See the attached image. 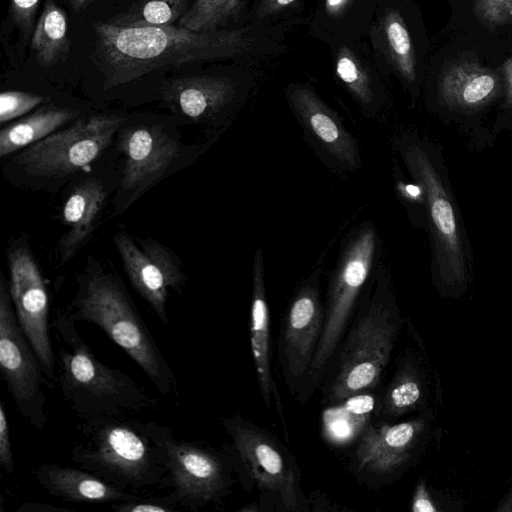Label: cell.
<instances>
[{"label": "cell", "mask_w": 512, "mask_h": 512, "mask_svg": "<svg viewBox=\"0 0 512 512\" xmlns=\"http://www.w3.org/2000/svg\"><path fill=\"white\" fill-rule=\"evenodd\" d=\"M92 28L93 58L105 89L164 68L229 58L250 44L242 29L197 32L178 26L127 27L110 22H95Z\"/></svg>", "instance_id": "obj_1"}, {"label": "cell", "mask_w": 512, "mask_h": 512, "mask_svg": "<svg viewBox=\"0 0 512 512\" xmlns=\"http://www.w3.org/2000/svg\"><path fill=\"white\" fill-rule=\"evenodd\" d=\"M401 318L389 270L377 265L327 375L322 402L334 406L381 383ZM326 375V376H327Z\"/></svg>", "instance_id": "obj_2"}, {"label": "cell", "mask_w": 512, "mask_h": 512, "mask_svg": "<svg viewBox=\"0 0 512 512\" xmlns=\"http://www.w3.org/2000/svg\"><path fill=\"white\" fill-rule=\"evenodd\" d=\"M75 321L62 313L51 324L66 344L56 360V379L68 407L80 420L135 417L156 409L159 399L122 370L101 362L77 331Z\"/></svg>", "instance_id": "obj_3"}, {"label": "cell", "mask_w": 512, "mask_h": 512, "mask_svg": "<svg viewBox=\"0 0 512 512\" xmlns=\"http://www.w3.org/2000/svg\"><path fill=\"white\" fill-rule=\"evenodd\" d=\"M70 459L106 482L140 494L164 489L166 467L145 421L135 417L81 420Z\"/></svg>", "instance_id": "obj_4"}, {"label": "cell", "mask_w": 512, "mask_h": 512, "mask_svg": "<svg viewBox=\"0 0 512 512\" xmlns=\"http://www.w3.org/2000/svg\"><path fill=\"white\" fill-rule=\"evenodd\" d=\"M75 322L103 330L144 372L163 395L177 394L175 375L121 282L100 269L78 280L74 300L65 312Z\"/></svg>", "instance_id": "obj_5"}, {"label": "cell", "mask_w": 512, "mask_h": 512, "mask_svg": "<svg viewBox=\"0 0 512 512\" xmlns=\"http://www.w3.org/2000/svg\"><path fill=\"white\" fill-rule=\"evenodd\" d=\"M373 222H362L345 238L328 281L320 340L305 384L298 397L308 399L326 377L356 311L362 293L374 274L380 249Z\"/></svg>", "instance_id": "obj_6"}, {"label": "cell", "mask_w": 512, "mask_h": 512, "mask_svg": "<svg viewBox=\"0 0 512 512\" xmlns=\"http://www.w3.org/2000/svg\"><path fill=\"white\" fill-rule=\"evenodd\" d=\"M166 467L164 489L169 488L182 509L197 511L217 504L230 492L234 467L227 449L178 439L166 425L145 421Z\"/></svg>", "instance_id": "obj_7"}, {"label": "cell", "mask_w": 512, "mask_h": 512, "mask_svg": "<svg viewBox=\"0 0 512 512\" xmlns=\"http://www.w3.org/2000/svg\"><path fill=\"white\" fill-rule=\"evenodd\" d=\"M230 437L233 465L249 473L257 487L287 510L297 511L304 499L300 470L291 452L268 430L239 415L222 420Z\"/></svg>", "instance_id": "obj_8"}, {"label": "cell", "mask_w": 512, "mask_h": 512, "mask_svg": "<svg viewBox=\"0 0 512 512\" xmlns=\"http://www.w3.org/2000/svg\"><path fill=\"white\" fill-rule=\"evenodd\" d=\"M0 371L23 419L42 431L48 421L41 362L18 322L4 276L0 278Z\"/></svg>", "instance_id": "obj_9"}, {"label": "cell", "mask_w": 512, "mask_h": 512, "mask_svg": "<svg viewBox=\"0 0 512 512\" xmlns=\"http://www.w3.org/2000/svg\"><path fill=\"white\" fill-rule=\"evenodd\" d=\"M322 254L310 273L297 285L281 323L278 356L285 384L299 397L313 361L324 322L320 279Z\"/></svg>", "instance_id": "obj_10"}, {"label": "cell", "mask_w": 512, "mask_h": 512, "mask_svg": "<svg viewBox=\"0 0 512 512\" xmlns=\"http://www.w3.org/2000/svg\"><path fill=\"white\" fill-rule=\"evenodd\" d=\"M394 146L410 175L424 192L436 261L441 273L463 274L464 256L451 199L427 143L412 132H402Z\"/></svg>", "instance_id": "obj_11"}, {"label": "cell", "mask_w": 512, "mask_h": 512, "mask_svg": "<svg viewBox=\"0 0 512 512\" xmlns=\"http://www.w3.org/2000/svg\"><path fill=\"white\" fill-rule=\"evenodd\" d=\"M122 122L123 118L114 114L81 119L28 146L15 161L36 176L59 178L71 175L101 155Z\"/></svg>", "instance_id": "obj_12"}, {"label": "cell", "mask_w": 512, "mask_h": 512, "mask_svg": "<svg viewBox=\"0 0 512 512\" xmlns=\"http://www.w3.org/2000/svg\"><path fill=\"white\" fill-rule=\"evenodd\" d=\"M9 293L18 322L49 380L56 378V357L49 326V297L40 269L28 247L12 245L8 252Z\"/></svg>", "instance_id": "obj_13"}, {"label": "cell", "mask_w": 512, "mask_h": 512, "mask_svg": "<svg viewBox=\"0 0 512 512\" xmlns=\"http://www.w3.org/2000/svg\"><path fill=\"white\" fill-rule=\"evenodd\" d=\"M125 273L138 294L157 318L168 325L167 300L170 290L181 293L186 275L176 256L158 241L138 239V245L125 232L113 238Z\"/></svg>", "instance_id": "obj_14"}, {"label": "cell", "mask_w": 512, "mask_h": 512, "mask_svg": "<svg viewBox=\"0 0 512 512\" xmlns=\"http://www.w3.org/2000/svg\"><path fill=\"white\" fill-rule=\"evenodd\" d=\"M125 165L120 184L124 208L145 193L179 154L178 142L158 125L132 126L119 135Z\"/></svg>", "instance_id": "obj_15"}, {"label": "cell", "mask_w": 512, "mask_h": 512, "mask_svg": "<svg viewBox=\"0 0 512 512\" xmlns=\"http://www.w3.org/2000/svg\"><path fill=\"white\" fill-rule=\"evenodd\" d=\"M287 95L304 134L325 161L340 171L358 170L361 157L357 140L339 117L309 87L292 86Z\"/></svg>", "instance_id": "obj_16"}, {"label": "cell", "mask_w": 512, "mask_h": 512, "mask_svg": "<svg viewBox=\"0 0 512 512\" xmlns=\"http://www.w3.org/2000/svg\"><path fill=\"white\" fill-rule=\"evenodd\" d=\"M238 94L236 83L223 76L177 78L163 88L170 108L195 122L214 123L231 106Z\"/></svg>", "instance_id": "obj_17"}, {"label": "cell", "mask_w": 512, "mask_h": 512, "mask_svg": "<svg viewBox=\"0 0 512 512\" xmlns=\"http://www.w3.org/2000/svg\"><path fill=\"white\" fill-rule=\"evenodd\" d=\"M32 473L46 493L66 503L113 504L142 496L110 484L80 467L43 463Z\"/></svg>", "instance_id": "obj_18"}, {"label": "cell", "mask_w": 512, "mask_h": 512, "mask_svg": "<svg viewBox=\"0 0 512 512\" xmlns=\"http://www.w3.org/2000/svg\"><path fill=\"white\" fill-rule=\"evenodd\" d=\"M417 432L414 422L367 424L354 453L358 471L378 477L394 473L405 462Z\"/></svg>", "instance_id": "obj_19"}, {"label": "cell", "mask_w": 512, "mask_h": 512, "mask_svg": "<svg viewBox=\"0 0 512 512\" xmlns=\"http://www.w3.org/2000/svg\"><path fill=\"white\" fill-rule=\"evenodd\" d=\"M264 276L263 251L261 248H257L252 264L251 350L263 400L266 406L270 408L274 398L276 411L283 425H285L283 407L271 371L270 318Z\"/></svg>", "instance_id": "obj_20"}, {"label": "cell", "mask_w": 512, "mask_h": 512, "mask_svg": "<svg viewBox=\"0 0 512 512\" xmlns=\"http://www.w3.org/2000/svg\"><path fill=\"white\" fill-rule=\"evenodd\" d=\"M107 197L105 186L96 178L78 183L63 207L66 228L59 241V254L66 263L80 250L92 234Z\"/></svg>", "instance_id": "obj_21"}, {"label": "cell", "mask_w": 512, "mask_h": 512, "mask_svg": "<svg viewBox=\"0 0 512 512\" xmlns=\"http://www.w3.org/2000/svg\"><path fill=\"white\" fill-rule=\"evenodd\" d=\"M500 90L499 75L472 61H459L447 66L439 79L441 100L462 110L482 107L495 99Z\"/></svg>", "instance_id": "obj_22"}, {"label": "cell", "mask_w": 512, "mask_h": 512, "mask_svg": "<svg viewBox=\"0 0 512 512\" xmlns=\"http://www.w3.org/2000/svg\"><path fill=\"white\" fill-rule=\"evenodd\" d=\"M75 115L73 110L46 105L28 117L6 126L0 132L1 158L44 139Z\"/></svg>", "instance_id": "obj_23"}, {"label": "cell", "mask_w": 512, "mask_h": 512, "mask_svg": "<svg viewBox=\"0 0 512 512\" xmlns=\"http://www.w3.org/2000/svg\"><path fill=\"white\" fill-rule=\"evenodd\" d=\"M31 49L43 68L63 62L70 50L65 13L53 0H46L31 36Z\"/></svg>", "instance_id": "obj_24"}, {"label": "cell", "mask_w": 512, "mask_h": 512, "mask_svg": "<svg viewBox=\"0 0 512 512\" xmlns=\"http://www.w3.org/2000/svg\"><path fill=\"white\" fill-rule=\"evenodd\" d=\"M383 53L408 84L416 79V60L411 38L398 11L387 10L376 29Z\"/></svg>", "instance_id": "obj_25"}, {"label": "cell", "mask_w": 512, "mask_h": 512, "mask_svg": "<svg viewBox=\"0 0 512 512\" xmlns=\"http://www.w3.org/2000/svg\"><path fill=\"white\" fill-rule=\"evenodd\" d=\"M190 0H142L110 23L127 27L174 26L188 9Z\"/></svg>", "instance_id": "obj_26"}, {"label": "cell", "mask_w": 512, "mask_h": 512, "mask_svg": "<svg viewBox=\"0 0 512 512\" xmlns=\"http://www.w3.org/2000/svg\"><path fill=\"white\" fill-rule=\"evenodd\" d=\"M335 71L359 105L368 113L373 114L378 108V99L372 79L358 58L349 49L343 47L338 51Z\"/></svg>", "instance_id": "obj_27"}, {"label": "cell", "mask_w": 512, "mask_h": 512, "mask_svg": "<svg viewBox=\"0 0 512 512\" xmlns=\"http://www.w3.org/2000/svg\"><path fill=\"white\" fill-rule=\"evenodd\" d=\"M243 0H195L179 20L178 27L197 31H216L235 18Z\"/></svg>", "instance_id": "obj_28"}, {"label": "cell", "mask_w": 512, "mask_h": 512, "mask_svg": "<svg viewBox=\"0 0 512 512\" xmlns=\"http://www.w3.org/2000/svg\"><path fill=\"white\" fill-rule=\"evenodd\" d=\"M45 102L41 95L22 91H5L0 95V122L18 118Z\"/></svg>", "instance_id": "obj_29"}, {"label": "cell", "mask_w": 512, "mask_h": 512, "mask_svg": "<svg viewBox=\"0 0 512 512\" xmlns=\"http://www.w3.org/2000/svg\"><path fill=\"white\" fill-rule=\"evenodd\" d=\"M181 509L171 492L162 496H141L136 499L111 504V510L115 512H175Z\"/></svg>", "instance_id": "obj_30"}, {"label": "cell", "mask_w": 512, "mask_h": 512, "mask_svg": "<svg viewBox=\"0 0 512 512\" xmlns=\"http://www.w3.org/2000/svg\"><path fill=\"white\" fill-rule=\"evenodd\" d=\"M10 15L24 41L32 35L40 0H9Z\"/></svg>", "instance_id": "obj_31"}, {"label": "cell", "mask_w": 512, "mask_h": 512, "mask_svg": "<svg viewBox=\"0 0 512 512\" xmlns=\"http://www.w3.org/2000/svg\"><path fill=\"white\" fill-rule=\"evenodd\" d=\"M476 9L489 26H499L512 19V0H477Z\"/></svg>", "instance_id": "obj_32"}, {"label": "cell", "mask_w": 512, "mask_h": 512, "mask_svg": "<svg viewBox=\"0 0 512 512\" xmlns=\"http://www.w3.org/2000/svg\"><path fill=\"white\" fill-rule=\"evenodd\" d=\"M0 464L6 474H12L14 459L10 438V426L3 401L0 402Z\"/></svg>", "instance_id": "obj_33"}, {"label": "cell", "mask_w": 512, "mask_h": 512, "mask_svg": "<svg viewBox=\"0 0 512 512\" xmlns=\"http://www.w3.org/2000/svg\"><path fill=\"white\" fill-rule=\"evenodd\" d=\"M412 510L414 512H435L437 510L422 487L418 488L414 496Z\"/></svg>", "instance_id": "obj_34"}, {"label": "cell", "mask_w": 512, "mask_h": 512, "mask_svg": "<svg viewBox=\"0 0 512 512\" xmlns=\"http://www.w3.org/2000/svg\"><path fill=\"white\" fill-rule=\"evenodd\" d=\"M296 0H262L258 14L260 16L270 15L289 6Z\"/></svg>", "instance_id": "obj_35"}, {"label": "cell", "mask_w": 512, "mask_h": 512, "mask_svg": "<svg viewBox=\"0 0 512 512\" xmlns=\"http://www.w3.org/2000/svg\"><path fill=\"white\" fill-rule=\"evenodd\" d=\"M57 512L71 511L70 509L56 507L46 503L26 502L16 509V512Z\"/></svg>", "instance_id": "obj_36"}, {"label": "cell", "mask_w": 512, "mask_h": 512, "mask_svg": "<svg viewBox=\"0 0 512 512\" xmlns=\"http://www.w3.org/2000/svg\"><path fill=\"white\" fill-rule=\"evenodd\" d=\"M350 0H325V9L330 15L340 14Z\"/></svg>", "instance_id": "obj_37"}, {"label": "cell", "mask_w": 512, "mask_h": 512, "mask_svg": "<svg viewBox=\"0 0 512 512\" xmlns=\"http://www.w3.org/2000/svg\"><path fill=\"white\" fill-rule=\"evenodd\" d=\"M72 8L79 12L82 10L89 2V0H70Z\"/></svg>", "instance_id": "obj_38"}]
</instances>
